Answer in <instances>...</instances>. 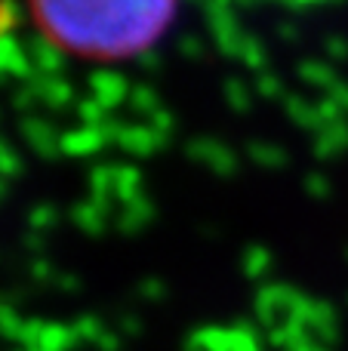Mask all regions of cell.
I'll list each match as a JSON object with an SVG mask.
<instances>
[{
	"instance_id": "cell-1",
	"label": "cell",
	"mask_w": 348,
	"mask_h": 351,
	"mask_svg": "<svg viewBox=\"0 0 348 351\" xmlns=\"http://www.w3.org/2000/svg\"><path fill=\"white\" fill-rule=\"evenodd\" d=\"M55 49L117 62L148 53L173 25L179 0H28Z\"/></svg>"
}]
</instances>
